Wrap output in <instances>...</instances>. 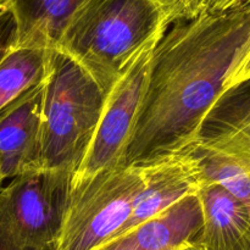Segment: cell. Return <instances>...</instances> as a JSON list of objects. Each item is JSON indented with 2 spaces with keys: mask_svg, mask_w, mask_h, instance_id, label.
<instances>
[{
  "mask_svg": "<svg viewBox=\"0 0 250 250\" xmlns=\"http://www.w3.org/2000/svg\"><path fill=\"white\" fill-rule=\"evenodd\" d=\"M249 50L250 0L175 20L151 54L125 167L146 165L193 146Z\"/></svg>",
  "mask_w": 250,
  "mask_h": 250,
  "instance_id": "cell-1",
  "label": "cell"
},
{
  "mask_svg": "<svg viewBox=\"0 0 250 250\" xmlns=\"http://www.w3.org/2000/svg\"><path fill=\"white\" fill-rule=\"evenodd\" d=\"M178 17L176 0H87L71 20L58 50L77 61L107 97Z\"/></svg>",
  "mask_w": 250,
  "mask_h": 250,
  "instance_id": "cell-2",
  "label": "cell"
},
{
  "mask_svg": "<svg viewBox=\"0 0 250 250\" xmlns=\"http://www.w3.org/2000/svg\"><path fill=\"white\" fill-rule=\"evenodd\" d=\"M92 76L61 50H53L42 105V168L77 172L105 105Z\"/></svg>",
  "mask_w": 250,
  "mask_h": 250,
  "instance_id": "cell-3",
  "label": "cell"
},
{
  "mask_svg": "<svg viewBox=\"0 0 250 250\" xmlns=\"http://www.w3.org/2000/svg\"><path fill=\"white\" fill-rule=\"evenodd\" d=\"M73 175L41 170L0 188V250H54L71 199Z\"/></svg>",
  "mask_w": 250,
  "mask_h": 250,
  "instance_id": "cell-4",
  "label": "cell"
},
{
  "mask_svg": "<svg viewBox=\"0 0 250 250\" xmlns=\"http://www.w3.org/2000/svg\"><path fill=\"white\" fill-rule=\"evenodd\" d=\"M143 188L139 166L95 175L71 186V199L54 250H95L128 220Z\"/></svg>",
  "mask_w": 250,
  "mask_h": 250,
  "instance_id": "cell-5",
  "label": "cell"
},
{
  "mask_svg": "<svg viewBox=\"0 0 250 250\" xmlns=\"http://www.w3.org/2000/svg\"><path fill=\"white\" fill-rule=\"evenodd\" d=\"M153 50L142 54L107 94L92 144L72 177V187L98 173L125 167L127 146L146 95Z\"/></svg>",
  "mask_w": 250,
  "mask_h": 250,
  "instance_id": "cell-6",
  "label": "cell"
},
{
  "mask_svg": "<svg viewBox=\"0 0 250 250\" xmlns=\"http://www.w3.org/2000/svg\"><path fill=\"white\" fill-rule=\"evenodd\" d=\"M43 97L44 82L0 110V164L4 180L42 168Z\"/></svg>",
  "mask_w": 250,
  "mask_h": 250,
  "instance_id": "cell-7",
  "label": "cell"
},
{
  "mask_svg": "<svg viewBox=\"0 0 250 250\" xmlns=\"http://www.w3.org/2000/svg\"><path fill=\"white\" fill-rule=\"evenodd\" d=\"M139 167L143 188L128 220L114 238L163 214L185 198L197 194L202 186L189 149Z\"/></svg>",
  "mask_w": 250,
  "mask_h": 250,
  "instance_id": "cell-8",
  "label": "cell"
},
{
  "mask_svg": "<svg viewBox=\"0 0 250 250\" xmlns=\"http://www.w3.org/2000/svg\"><path fill=\"white\" fill-rule=\"evenodd\" d=\"M202 229V210L197 194L185 198L132 231L95 250H180L193 243Z\"/></svg>",
  "mask_w": 250,
  "mask_h": 250,
  "instance_id": "cell-9",
  "label": "cell"
},
{
  "mask_svg": "<svg viewBox=\"0 0 250 250\" xmlns=\"http://www.w3.org/2000/svg\"><path fill=\"white\" fill-rule=\"evenodd\" d=\"M197 197L202 229L194 243L203 250H250L248 208L215 183H203Z\"/></svg>",
  "mask_w": 250,
  "mask_h": 250,
  "instance_id": "cell-10",
  "label": "cell"
},
{
  "mask_svg": "<svg viewBox=\"0 0 250 250\" xmlns=\"http://www.w3.org/2000/svg\"><path fill=\"white\" fill-rule=\"evenodd\" d=\"M195 143L250 164V82L220 99Z\"/></svg>",
  "mask_w": 250,
  "mask_h": 250,
  "instance_id": "cell-11",
  "label": "cell"
},
{
  "mask_svg": "<svg viewBox=\"0 0 250 250\" xmlns=\"http://www.w3.org/2000/svg\"><path fill=\"white\" fill-rule=\"evenodd\" d=\"M87 0H7L21 48L58 49L66 28Z\"/></svg>",
  "mask_w": 250,
  "mask_h": 250,
  "instance_id": "cell-12",
  "label": "cell"
},
{
  "mask_svg": "<svg viewBox=\"0 0 250 250\" xmlns=\"http://www.w3.org/2000/svg\"><path fill=\"white\" fill-rule=\"evenodd\" d=\"M55 50V49H54ZM50 49L15 46L0 61V110L44 82Z\"/></svg>",
  "mask_w": 250,
  "mask_h": 250,
  "instance_id": "cell-13",
  "label": "cell"
},
{
  "mask_svg": "<svg viewBox=\"0 0 250 250\" xmlns=\"http://www.w3.org/2000/svg\"><path fill=\"white\" fill-rule=\"evenodd\" d=\"M188 149L197 164L202 185H219L250 210V164L198 143Z\"/></svg>",
  "mask_w": 250,
  "mask_h": 250,
  "instance_id": "cell-14",
  "label": "cell"
},
{
  "mask_svg": "<svg viewBox=\"0 0 250 250\" xmlns=\"http://www.w3.org/2000/svg\"><path fill=\"white\" fill-rule=\"evenodd\" d=\"M17 44L16 22L9 7L0 10V61Z\"/></svg>",
  "mask_w": 250,
  "mask_h": 250,
  "instance_id": "cell-15",
  "label": "cell"
},
{
  "mask_svg": "<svg viewBox=\"0 0 250 250\" xmlns=\"http://www.w3.org/2000/svg\"><path fill=\"white\" fill-rule=\"evenodd\" d=\"M248 82H250V50L246 55V58L242 60L241 65L237 67L236 72L233 73L231 80L227 83L226 93Z\"/></svg>",
  "mask_w": 250,
  "mask_h": 250,
  "instance_id": "cell-16",
  "label": "cell"
},
{
  "mask_svg": "<svg viewBox=\"0 0 250 250\" xmlns=\"http://www.w3.org/2000/svg\"><path fill=\"white\" fill-rule=\"evenodd\" d=\"M237 1H239V0H197L193 4V6L182 17H189L192 15L197 14V12L204 11V10L225 9V7H229L231 5L236 4Z\"/></svg>",
  "mask_w": 250,
  "mask_h": 250,
  "instance_id": "cell-17",
  "label": "cell"
},
{
  "mask_svg": "<svg viewBox=\"0 0 250 250\" xmlns=\"http://www.w3.org/2000/svg\"><path fill=\"white\" fill-rule=\"evenodd\" d=\"M197 1V0H176V2L178 4V7H180V17H182L190 7L193 6V4ZM178 17V19H180Z\"/></svg>",
  "mask_w": 250,
  "mask_h": 250,
  "instance_id": "cell-18",
  "label": "cell"
},
{
  "mask_svg": "<svg viewBox=\"0 0 250 250\" xmlns=\"http://www.w3.org/2000/svg\"><path fill=\"white\" fill-rule=\"evenodd\" d=\"M180 250H203V249L200 248V247L198 246L197 243H194V242H193V243H190V244H188V246L183 247V248H181Z\"/></svg>",
  "mask_w": 250,
  "mask_h": 250,
  "instance_id": "cell-19",
  "label": "cell"
},
{
  "mask_svg": "<svg viewBox=\"0 0 250 250\" xmlns=\"http://www.w3.org/2000/svg\"><path fill=\"white\" fill-rule=\"evenodd\" d=\"M7 7V0H0V10H4Z\"/></svg>",
  "mask_w": 250,
  "mask_h": 250,
  "instance_id": "cell-20",
  "label": "cell"
},
{
  "mask_svg": "<svg viewBox=\"0 0 250 250\" xmlns=\"http://www.w3.org/2000/svg\"><path fill=\"white\" fill-rule=\"evenodd\" d=\"M2 181H4V176H2V172H1V164H0V186H1Z\"/></svg>",
  "mask_w": 250,
  "mask_h": 250,
  "instance_id": "cell-21",
  "label": "cell"
}]
</instances>
